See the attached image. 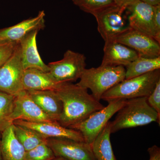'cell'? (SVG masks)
<instances>
[{
    "instance_id": "6da1fadb",
    "label": "cell",
    "mask_w": 160,
    "mask_h": 160,
    "mask_svg": "<svg viewBox=\"0 0 160 160\" xmlns=\"http://www.w3.org/2000/svg\"><path fill=\"white\" fill-rule=\"evenodd\" d=\"M55 91L63 105L58 122L64 127L69 128L81 122L104 107L88 93V89L77 84L63 83Z\"/></svg>"
},
{
    "instance_id": "7a4b0ae2",
    "label": "cell",
    "mask_w": 160,
    "mask_h": 160,
    "mask_svg": "<svg viewBox=\"0 0 160 160\" xmlns=\"http://www.w3.org/2000/svg\"><path fill=\"white\" fill-rule=\"evenodd\" d=\"M148 97L126 100L124 106L118 112L113 122H111V133L121 129L145 126L152 122L160 125V117L147 102Z\"/></svg>"
},
{
    "instance_id": "3957f363",
    "label": "cell",
    "mask_w": 160,
    "mask_h": 160,
    "mask_svg": "<svg viewBox=\"0 0 160 160\" xmlns=\"http://www.w3.org/2000/svg\"><path fill=\"white\" fill-rule=\"evenodd\" d=\"M160 80V69L125 79L106 91L101 99L108 102L148 97Z\"/></svg>"
},
{
    "instance_id": "277c9868",
    "label": "cell",
    "mask_w": 160,
    "mask_h": 160,
    "mask_svg": "<svg viewBox=\"0 0 160 160\" xmlns=\"http://www.w3.org/2000/svg\"><path fill=\"white\" fill-rule=\"evenodd\" d=\"M126 68L122 66H100L85 69L78 86L90 89L92 96L99 101L103 94L112 87L125 79Z\"/></svg>"
},
{
    "instance_id": "5b68a950",
    "label": "cell",
    "mask_w": 160,
    "mask_h": 160,
    "mask_svg": "<svg viewBox=\"0 0 160 160\" xmlns=\"http://www.w3.org/2000/svg\"><path fill=\"white\" fill-rule=\"evenodd\" d=\"M127 100L109 102L107 106L94 112L86 119L69 128L79 131L85 142L91 145L109 120L125 105Z\"/></svg>"
},
{
    "instance_id": "8992f818",
    "label": "cell",
    "mask_w": 160,
    "mask_h": 160,
    "mask_svg": "<svg viewBox=\"0 0 160 160\" xmlns=\"http://www.w3.org/2000/svg\"><path fill=\"white\" fill-rule=\"evenodd\" d=\"M86 60L85 55L68 49L62 59L49 63V72L60 84L75 82L86 68Z\"/></svg>"
},
{
    "instance_id": "52a82bcc",
    "label": "cell",
    "mask_w": 160,
    "mask_h": 160,
    "mask_svg": "<svg viewBox=\"0 0 160 160\" xmlns=\"http://www.w3.org/2000/svg\"><path fill=\"white\" fill-rule=\"evenodd\" d=\"M24 71L19 43L11 56L0 67V91L15 97L24 91Z\"/></svg>"
},
{
    "instance_id": "ba28073f",
    "label": "cell",
    "mask_w": 160,
    "mask_h": 160,
    "mask_svg": "<svg viewBox=\"0 0 160 160\" xmlns=\"http://www.w3.org/2000/svg\"><path fill=\"white\" fill-rule=\"evenodd\" d=\"M126 9L114 5L94 16L97 22L98 31L105 42L115 40L130 28L123 15Z\"/></svg>"
},
{
    "instance_id": "9c48e42d",
    "label": "cell",
    "mask_w": 160,
    "mask_h": 160,
    "mask_svg": "<svg viewBox=\"0 0 160 160\" xmlns=\"http://www.w3.org/2000/svg\"><path fill=\"white\" fill-rule=\"evenodd\" d=\"M46 143L57 157L67 160H96L91 146L69 139L49 138Z\"/></svg>"
},
{
    "instance_id": "30bf717a",
    "label": "cell",
    "mask_w": 160,
    "mask_h": 160,
    "mask_svg": "<svg viewBox=\"0 0 160 160\" xmlns=\"http://www.w3.org/2000/svg\"><path fill=\"white\" fill-rule=\"evenodd\" d=\"M115 40L133 49L139 56L160 57V43L150 36L131 28L120 35Z\"/></svg>"
},
{
    "instance_id": "8fae6325",
    "label": "cell",
    "mask_w": 160,
    "mask_h": 160,
    "mask_svg": "<svg viewBox=\"0 0 160 160\" xmlns=\"http://www.w3.org/2000/svg\"><path fill=\"white\" fill-rule=\"evenodd\" d=\"M128 25L131 29L150 36L154 39V6L138 0L127 6Z\"/></svg>"
},
{
    "instance_id": "7c38bea8",
    "label": "cell",
    "mask_w": 160,
    "mask_h": 160,
    "mask_svg": "<svg viewBox=\"0 0 160 160\" xmlns=\"http://www.w3.org/2000/svg\"><path fill=\"white\" fill-rule=\"evenodd\" d=\"M10 119L12 124L17 120L27 122H53L31 98L26 90L15 97L14 108Z\"/></svg>"
},
{
    "instance_id": "4fadbf2b",
    "label": "cell",
    "mask_w": 160,
    "mask_h": 160,
    "mask_svg": "<svg viewBox=\"0 0 160 160\" xmlns=\"http://www.w3.org/2000/svg\"><path fill=\"white\" fill-rule=\"evenodd\" d=\"M13 124L33 129L46 138H66L78 142H85L84 138L79 131L64 127L57 121L33 122L17 120L14 121Z\"/></svg>"
},
{
    "instance_id": "5bb4252c",
    "label": "cell",
    "mask_w": 160,
    "mask_h": 160,
    "mask_svg": "<svg viewBox=\"0 0 160 160\" xmlns=\"http://www.w3.org/2000/svg\"><path fill=\"white\" fill-rule=\"evenodd\" d=\"M101 66L126 67L139 56L133 49L116 40L105 42Z\"/></svg>"
},
{
    "instance_id": "9a60e30c",
    "label": "cell",
    "mask_w": 160,
    "mask_h": 160,
    "mask_svg": "<svg viewBox=\"0 0 160 160\" xmlns=\"http://www.w3.org/2000/svg\"><path fill=\"white\" fill-rule=\"evenodd\" d=\"M44 10L39 11L34 18L23 20L14 26L0 29V40L19 43L23 38L33 30H40L45 27Z\"/></svg>"
},
{
    "instance_id": "2e32d148",
    "label": "cell",
    "mask_w": 160,
    "mask_h": 160,
    "mask_svg": "<svg viewBox=\"0 0 160 160\" xmlns=\"http://www.w3.org/2000/svg\"><path fill=\"white\" fill-rule=\"evenodd\" d=\"M39 31L31 32L20 41L22 64L24 70L36 69L48 72L49 66L44 62L38 50L37 37Z\"/></svg>"
},
{
    "instance_id": "e0dca14e",
    "label": "cell",
    "mask_w": 160,
    "mask_h": 160,
    "mask_svg": "<svg viewBox=\"0 0 160 160\" xmlns=\"http://www.w3.org/2000/svg\"><path fill=\"white\" fill-rule=\"evenodd\" d=\"M23 88L26 91L57 90L62 84L56 82L49 72L39 69L24 70L22 78Z\"/></svg>"
},
{
    "instance_id": "ac0fdd59",
    "label": "cell",
    "mask_w": 160,
    "mask_h": 160,
    "mask_svg": "<svg viewBox=\"0 0 160 160\" xmlns=\"http://www.w3.org/2000/svg\"><path fill=\"white\" fill-rule=\"evenodd\" d=\"M26 91L50 118L58 121L62 112L63 105L55 90Z\"/></svg>"
},
{
    "instance_id": "d6986e66",
    "label": "cell",
    "mask_w": 160,
    "mask_h": 160,
    "mask_svg": "<svg viewBox=\"0 0 160 160\" xmlns=\"http://www.w3.org/2000/svg\"><path fill=\"white\" fill-rule=\"evenodd\" d=\"M2 160H25L26 150L15 135L13 124L1 133Z\"/></svg>"
},
{
    "instance_id": "ffe728a7",
    "label": "cell",
    "mask_w": 160,
    "mask_h": 160,
    "mask_svg": "<svg viewBox=\"0 0 160 160\" xmlns=\"http://www.w3.org/2000/svg\"><path fill=\"white\" fill-rule=\"evenodd\" d=\"M111 122H108L91 145L96 160H117L110 141Z\"/></svg>"
},
{
    "instance_id": "44dd1931",
    "label": "cell",
    "mask_w": 160,
    "mask_h": 160,
    "mask_svg": "<svg viewBox=\"0 0 160 160\" xmlns=\"http://www.w3.org/2000/svg\"><path fill=\"white\" fill-rule=\"evenodd\" d=\"M126 68L125 79L142 75L160 69V57L152 58L139 56Z\"/></svg>"
},
{
    "instance_id": "7402d4cb",
    "label": "cell",
    "mask_w": 160,
    "mask_h": 160,
    "mask_svg": "<svg viewBox=\"0 0 160 160\" xmlns=\"http://www.w3.org/2000/svg\"><path fill=\"white\" fill-rule=\"evenodd\" d=\"M15 135L26 151H29L42 143L46 142V138L33 129L13 124Z\"/></svg>"
},
{
    "instance_id": "603a6c76",
    "label": "cell",
    "mask_w": 160,
    "mask_h": 160,
    "mask_svg": "<svg viewBox=\"0 0 160 160\" xmlns=\"http://www.w3.org/2000/svg\"><path fill=\"white\" fill-rule=\"evenodd\" d=\"M14 99L13 96L0 91V133L12 124L10 118Z\"/></svg>"
},
{
    "instance_id": "cb8c5ba5",
    "label": "cell",
    "mask_w": 160,
    "mask_h": 160,
    "mask_svg": "<svg viewBox=\"0 0 160 160\" xmlns=\"http://www.w3.org/2000/svg\"><path fill=\"white\" fill-rule=\"evenodd\" d=\"M82 11L94 16L98 12L116 5L113 0H72Z\"/></svg>"
},
{
    "instance_id": "d4e9b609",
    "label": "cell",
    "mask_w": 160,
    "mask_h": 160,
    "mask_svg": "<svg viewBox=\"0 0 160 160\" xmlns=\"http://www.w3.org/2000/svg\"><path fill=\"white\" fill-rule=\"evenodd\" d=\"M46 142L31 150L26 151L25 160H51L55 158L53 151Z\"/></svg>"
},
{
    "instance_id": "484cf974",
    "label": "cell",
    "mask_w": 160,
    "mask_h": 160,
    "mask_svg": "<svg viewBox=\"0 0 160 160\" xmlns=\"http://www.w3.org/2000/svg\"><path fill=\"white\" fill-rule=\"evenodd\" d=\"M18 44L0 40V67L11 56Z\"/></svg>"
},
{
    "instance_id": "4316f807",
    "label": "cell",
    "mask_w": 160,
    "mask_h": 160,
    "mask_svg": "<svg viewBox=\"0 0 160 160\" xmlns=\"http://www.w3.org/2000/svg\"><path fill=\"white\" fill-rule=\"evenodd\" d=\"M147 102L160 117V80L157 83L151 94L147 98Z\"/></svg>"
},
{
    "instance_id": "83f0119b",
    "label": "cell",
    "mask_w": 160,
    "mask_h": 160,
    "mask_svg": "<svg viewBox=\"0 0 160 160\" xmlns=\"http://www.w3.org/2000/svg\"><path fill=\"white\" fill-rule=\"evenodd\" d=\"M153 26L155 33L154 39L160 43V5L154 6Z\"/></svg>"
},
{
    "instance_id": "f1b7e54d",
    "label": "cell",
    "mask_w": 160,
    "mask_h": 160,
    "mask_svg": "<svg viewBox=\"0 0 160 160\" xmlns=\"http://www.w3.org/2000/svg\"><path fill=\"white\" fill-rule=\"evenodd\" d=\"M149 155V160H160V149L158 146H154L148 149Z\"/></svg>"
},
{
    "instance_id": "f546056e",
    "label": "cell",
    "mask_w": 160,
    "mask_h": 160,
    "mask_svg": "<svg viewBox=\"0 0 160 160\" xmlns=\"http://www.w3.org/2000/svg\"><path fill=\"white\" fill-rule=\"evenodd\" d=\"M117 6L121 7L127 8V6L134 3L138 0H113Z\"/></svg>"
},
{
    "instance_id": "4dcf8cb0",
    "label": "cell",
    "mask_w": 160,
    "mask_h": 160,
    "mask_svg": "<svg viewBox=\"0 0 160 160\" xmlns=\"http://www.w3.org/2000/svg\"><path fill=\"white\" fill-rule=\"evenodd\" d=\"M140 1L151 6H154L160 5V0H140Z\"/></svg>"
},
{
    "instance_id": "1f68e13d",
    "label": "cell",
    "mask_w": 160,
    "mask_h": 160,
    "mask_svg": "<svg viewBox=\"0 0 160 160\" xmlns=\"http://www.w3.org/2000/svg\"><path fill=\"white\" fill-rule=\"evenodd\" d=\"M67 160L63 158H62L61 157H56L55 158H54L52 159V160Z\"/></svg>"
},
{
    "instance_id": "d6a6232c",
    "label": "cell",
    "mask_w": 160,
    "mask_h": 160,
    "mask_svg": "<svg viewBox=\"0 0 160 160\" xmlns=\"http://www.w3.org/2000/svg\"><path fill=\"white\" fill-rule=\"evenodd\" d=\"M1 133H0V160H2V153H1Z\"/></svg>"
}]
</instances>
